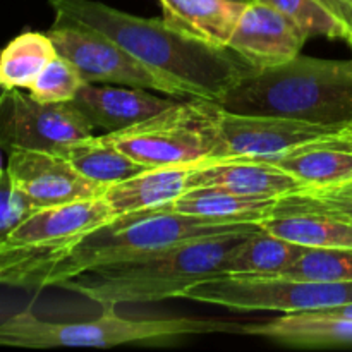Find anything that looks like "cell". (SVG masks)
Returning <instances> with one entry per match:
<instances>
[{
  "label": "cell",
  "instance_id": "1",
  "mask_svg": "<svg viewBox=\"0 0 352 352\" xmlns=\"http://www.w3.org/2000/svg\"><path fill=\"white\" fill-rule=\"evenodd\" d=\"M50 6L54 21L100 31L151 69L184 85L195 98L219 103L251 69L230 48L208 43L165 17L133 16L96 0H50Z\"/></svg>",
  "mask_w": 352,
  "mask_h": 352
},
{
  "label": "cell",
  "instance_id": "2",
  "mask_svg": "<svg viewBox=\"0 0 352 352\" xmlns=\"http://www.w3.org/2000/svg\"><path fill=\"white\" fill-rule=\"evenodd\" d=\"M219 105L232 113L346 127L352 120V60L299 54L284 64L251 67L227 89Z\"/></svg>",
  "mask_w": 352,
  "mask_h": 352
},
{
  "label": "cell",
  "instance_id": "3",
  "mask_svg": "<svg viewBox=\"0 0 352 352\" xmlns=\"http://www.w3.org/2000/svg\"><path fill=\"white\" fill-rule=\"evenodd\" d=\"M250 234H227L179 244L129 263L85 272L58 287L81 294L100 306L116 308L182 298V292L191 285L226 275L230 254Z\"/></svg>",
  "mask_w": 352,
  "mask_h": 352
},
{
  "label": "cell",
  "instance_id": "4",
  "mask_svg": "<svg viewBox=\"0 0 352 352\" xmlns=\"http://www.w3.org/2000/svg\"><path fill=\"white\" fill-rule=\"evenodd\" d=\"M258 229L260 223L201 219L160 210L117 217L64 254L41 277L38 289L58 287L85 272L129 263L191 241Z\"/></svg>",
  "mask_w": 352,
  "mask_h": 352
},
{
  "label": "cell",
  "instance_id": "5",
  "mask_svg": "<svg viewBox=\"0 0 352 352\" xmlns=\"http://www.w3.org/2000/svg\"><path fill=\"white\" fill-rule=\"evenodd\" d=\"M243 323L177 316V318L131 320L119 316L116 306H102V315L89 322L52 323L31 309L0 323V346L23 349L54 347H105L140 342H162L208 333H239Z\"/></svg>",
  "mask_w": 352,
  "mask_h": 352
},
{
  "label": "cell",
  "instance_id": "6",
  "mask_svg": "<svg viewBox=\"0 0 352 352\" xmlns=\"http://www.w3.org/2000/svg\"><path fill=\"white\" fill-rule=\"evenodd\" d=\"M112 220L116 215L103 198L36 210L0 243V285L38 289L64 254Z\"/></svg>",
  "mask_w": 352,
  "mask_h": 352
},
{
  "label": "cell",
  "instance_id": "7",
  "mask_svg": "<svg viewBox=\"0 0 352 352\" xmlns=\"http://www.w3.org/2000/svg\"><path fill=\"white\" fill-rule=\"evenodd\" d=\"M217 113V102L189 98L127 129L105 133V136L148 168L198 165L212 155Z\"/></svg>",
  "mask_w": 352,
  "mask_h": 352
},
{
  "label": "cell",
  "instance_id": "8",
  "mask_svg": "<svg viewBox=\"0 0 352 352\" xmlns=\"http://www.w3.org/2000/svg\"><path fill=\"white\" fill-rule=\"evenodd\" d=\"M182 299L232 311H325L352 302V282H308L219 275L182 292Z\"/></svg>",
  "mask_w": 352,
  "mask_h": 352
},
{
  "label": "cell",
  "instance_id": "9",
  "mask_svg": "<svg viewBox=\"0 0 352 352\" xmlns=\"http://www.w3.org/2000/svg\"><path fill=\"white\" fill-rule=\"evenodd\" d=\"M57 54L71 60L86 82L150 89L175 98H195L189 88L155 71L100 31L54 21L47 31Z\"/></svg>",
  "mask_w": 352,
  "mask_h": 352
},
{
  "label": "cell",
  "instance_id": "10",
  "mask_svg": "<svg viewBox=\"0 0 352 352\" xmlns=\"http://www.w3.org/2000/svg\"><path fill=\"white\" fill-rule=\"evenodd\" d=\"M95 134L85 113L72 102L41 103L21 89L0 96V148L58 153L74 141Z\"/></svg>",
  "mask_w": 352,
  "mask_h": 352
},
{
  "label": "cell",
  "instance_id": "11",
  "mask_svg": "<svg viewBox=\"0 0 352 352\" xmlns=\"http://www.w3.org/2000/svg\"><path fill=\"white\" fill-rule=\"evenodd\" d=\"M344 127L318 126L272 116H248L220 109L217 113L213 150L208 160L253 158L274 160L301 144L330 136ZM201 164V162H199Z\"/></svg>",
  "mask_w": 352,
  "mask_h": 352
},
{
  "label": "cell",
  "instance_id": "12",
  "mask_svg": "<svg viewBox=\"0 0 352 352\" xmlns=\"http://www.w3.org/2000/svg\"><path fill=\"white\" fill-rule=\"evenodd\" d=\"M7 153L6 172L10 184L36 210L102 198L107 189L54 151L10 150Z\"/></svg>",
  "mask_w": 352,
  "mask_h": 352
},
{
  "label": "cell",
  "instance_id": "13",
  "mask_svg": "<svg viewBox=\"0 0 352 352\" xmlns=\"http://www.w3.org/2000/svg\"><path fill=\"white\" fill-rule=\"evenodd\" d=\"M308 34L285 14L263 0L244 3L227 48L250 67L284 64L301 54Z\"/></svg>",
  "mask_w": 352,
  "mask_h": 352
},
{
  "label": "cell",
  "instance_id": "14",
  "mask_svg": "<svg viewBox=\"0 0 352 352\" xmlns=\"http://www.w3.org/2000/svg\"><path fill=\"white\" fill-rule=\"evenodd\" d=\"M189 188H217L251 198H275L294 195L306 186L284 168L253 158H220L195 165Z\"/></svg>",
  "mask_w": 352,
  "mask_h": 352
},
{
  "label": "cell",
  "instance_id": "15",
  "mask_svg": "<svg viewBox=\"0 0 352 352\" xmlns=\"http://www.w3.org/2000/svg\"><path fill=\"white\" fill-rule=\"evenodd\" d=\"M175 102L153 95L150 89L85 82L72 103L95 129L117 133L157 116Z\"/></svg>",
  "mask_w": 352,
  "mask_h": 352
},
{
  "label": "cell",
  "instance_id": "16",
  "mask_svg": "<svg viewBox=\"0 0 352 352\" xmlns=\"http://www.w3.org/2000/svg\"><path fill=\"white\" fill-rule=\"evenodd\" d=\"M239 333L265 337L296 349L352 347V320L322 311L282 313L263 323H243Z\"/></svg>",
  "mask_w": 352,
  "mask_h": 352
},
{
  "label": "cell",
  "instance_id": "17",
  "mask_svg": "<svg viewBox=\"0 0 352 352\" xmlns=\"http://www.w3.org/2000/svg\"><path fill=\"white\" fill-rule=\"evenodd\" d=\"M192 167L195 165L146 168L133 177L107 186L102 198L109 203L116 219L158 210L188 191Z\"/></svg>",
  "mask_w": 352,
  "mask_h": 352
},
{
  "label": "cell",
  "instance_id": "18",
  "mask_svg": "<svg viewBox=\"0 0 352 352\" xmlns=\"http://www.w3.org/2000/svg\"><path fill=\"white\" fill-rule=\"evenodd\" d=\"M265 162L287 170L306 188L337 184L352 179V134L344 127Z\"/></svg>",
  "mask_w": 352,
  "mask_h": 352
},
{
  "label": "cell",
  "instance_id": "19",
  "mask_svg": "<svg viewBox=\"0 0 352 352\" xmlns=\"http://www.w3.org/2000/svg\"><path fill=\"white\" fill-rule=\"evenodd\" d=\"M277 203L278 199L275 198H251L226 189L189 188L175 201L158 210L201 219L260 223L274 213Z\"/></svg>",
  "mask_w": 352,
  "mask_h": 352
},
{
  "label": "cell",
  "instance_id": "20",
  "mask_svg": "<svg viewBox=\"0 0 352 352\" xmlns=\"http://www.w3.org/2000/svg\"><path fill=\"white\" fill-rule=\"evenodd\" d=\"M268 234L305 248L352 250V223L322 212H275L260 222Z\"/></svg>",
  "mask_w": 352,
  "mask_h": 352
},
{
  "label": "cell",
  "instance_id": "21",
  "mask_svg": "<svg viewBox=\"0 0 352 352\" xmlns=\"http://www.w3.org/2000/svg\"><path fill=\"white\" fill-rule=\"evenodd\" d=\"M165 19L188 33L227 47L244 3L232 0H158Z\"/></svg>",
  "mask_w": 352,
  "mask_h": 352
},
{
  "label": "cell",
  "instance_id": "22",
  "mask_svg": "<svg viewBox=\"0 0 352 352\" xmlns=\"http://www.w3.org/2000/svg\"><path fill=\"white\" fill-rule=\"evenodd\" d=\"M58 155L67 158L82 175L103 186L116 184L148 168L119 150L105 134L74 141L62 148Z\"/></svg>",
  "mask_w": 352,
  "mask_h": 352
},
{
  "label": "cell",
  "instance_id": "23",
  "mask_svg": "<svg viewBox=\"0 0 352 352\" xmlns=\"http://www.w3.org/2000/svg\"><path fill=\"white\" fill-rule=\"evenodd\" d=\"M308 248L268 234L260 227L243 239L227 263L226 275L272 277L291 267Z\"/></svg>",
  "mask_w": 352,
  "mask_h": 352
},
{
  "label": "cell",
  "instance_id": "24",
  "mask_svg": "<svg viewBox=\"0 0 352 352\" xmlns=\"http://www.w3.org/2000/svg\"><path fill=\"white\" fill-rule=\"evenodd\" d=\"M55 57L57 48L47 33L24 31L0 52V85L6 89H28Z\"/></svg>",
  "mask_w": 352,
  "mask_h": 352
},
{
  "label": "cell",
  "instance_id": "25",
  "mask_svg": "<svg viewBox=\"0 0 352 352\" xmlns=\"http://www.w3.org/2000/svg\"><path fill=\"white\" fill-rule=\"evenodd\" d=\"M284 280L352 282V250L308 248L294 263L272 277Z\"/></svg>",
  "mask_w": 352,
  "mask_h": 352
},
{
  "label": "cell",
  "instance_id": "26",
  "mask_svg": "<svg viewBox=\"0 0 352 352\" xmlns=\"http://www.w3.org/2000/svg\"><path fill=\"white\" fill-rule=\"evenodd\" d=\"M275 212H322L352 223V179L337 184L305 188L278 199Z\"/></svg>",
  "mask_w": 352,
  "mask_h": 352
},
{
  "label": "cell",
  "instance_id": "27",
  "mask_svg": "<svg viewBox=\"0 0 352 352\" xmlns=\"http://www.w3.org/2000/svg\"><path fill=\"white\" fill-rule=\"evenodd\" d=\"M85 82L78 67L57 54V57L34 79L28 91L31 98L41 103L74 102Z\"/></svg>",
  "mask_w": 352,
  "mask_h": 352
},
{
  "label": "cell",
  "instance_id": "28",
  "mask_svg": "<svg viewBox=\"0 0 352 352\" xmlns=\"http://www.w3.org/2000/svg\"><path fill=\"white\" fill-rule=\"evenodd\" d=\"M298 24L308 38L323 36L330 40L347 41L344 28L337 23L336 17L327 12L316 0H263Z\"/></svg>",
  "mask_w": 352,
  "mask_h": 352
},
{
  "label": "cell",
  "instance_id": "29",
  "mask_svg": "<svg viewBox=\"0 0 352 352\" xmlns=\"http://www.w3.org/2000/svg\"><path fill=\"white\" fill-rule=\"evenodd\" d=\"M33 212H36V208L12 188L6 172V177L0 181V243Z\"/></svg>",
  "mask_w": 352,
  "mask_h": 352
},
{
  "label": "cell",
  "instance_id": "30",
  "mask_svg": "<svg viewBox=\"0 0 352 352\" xmlns=\"http://www.w3.org/2000/svg\"><path fill=\"white\" fill-rule=\"evenodd\" d=\"M327 12L332 14L347 34V43L352 45V6L347 0H316Z\"/></svg>",
  "mask_w": 352,
  "mask_h": 352
},
{
  "label": "cell",
  "instance_id": "31",
  "mask_svg": "<svg viewBox=\"0 0 352 352\" xmlns=\"http://www.w3.org/2000/svg\"><path fill=\"white\" fill-rule=\"evenodd\" d=\"M322 313H327V315H333V316H340V318L352 320V302L351 305H344V306H337V308L325 309V311H322Z\"/></svg>",
  "mask_w": 352,
  "mask_h": 352
},
{
  "label": "cell",
  "instance_id": "32",
  "mask_svg": "<svg viewBox=\"0 0 352 352\" xmlns=\"http://www.w3.org/2000/svg\"><path fill=\"white\" fill-rule=\"evenodd\" d=\"M0 150H2V148H0ZM3 177H6V168H3L2 165V153H0V181H2Z\"/></svg>",
  "mask_w": 352,
  "mask_h": 352
},
{
  "label": "cell",
  "instance_id": "33",
  "mask_svg": "<svg viewBox=\"0 0 352 352\" xmlns=\"http://www.w3.org/2000/svg\"><path fill=\"white\" fill-rule=\"evenodd\" d=\"M346 129H347V131H349V133L352 134V120H351V122H349V124H347V126H346Z\"/></svg>",
  "mask_w": 352,
  "mask_h": 352
},
{
  "label": "cell",
  "instance_id": "34",
  "mask_svg": "<svg viewBox=\"0 0 352 352\" xmlns=\"http://www.w3.org/2000/svg\"><path fill=\"white\" fill-rule=\"evenodd\" d=\"M232 2H241V3H248V2H251V0H232Z\"/></svg>",
  "mask_w": 352,
  "mask_h": 352
},
{
  "label": "cell",
  "instance_id": "35",
  "mask_svg": "<svg viewBox=\"0 0 352 352\" xmlns=\"http://www.w3.org/2000/svg\"><path fill=\"white\" fill-rule=\"evenodd\" d=\"M3 91H6V88H3V86L0 85V96H2V93H3Z\"/></svg>",
  "mask_w": 352,
  "mask_h": 352
},
{
  "label": "cell",
  "instance_id": "36",
  "mask_svg": "<svg viewBox=\"0 0 352 352\" xmlns=\"http://www.w3.org/2000/svg\"><path fill=\"white\" fill-rule=\"evenodd\" d=\"M347 2H349V3H351V6H352V0H347Z\"/></svg>",
  "mask_w": 352,
  "mask_h": 352
},
{
  "label": "cell",
  "instance_id": "37",
  "mask_svg": "<svg viewBox=\"0 0 352 352\" xmlns=\"http://www.w3.org/2000/svg\"><path fill=\"white\" fill-rule=\"evenodd\" d=\"M351 48H352V45H351Z\"/></svg>",
  "mask_w": 352,
  "mask_h": 352
}]
</instances>
